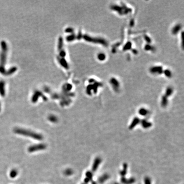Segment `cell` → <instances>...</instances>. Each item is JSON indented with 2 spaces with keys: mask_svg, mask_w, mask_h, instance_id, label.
Listing matches in <instances>:
<instances>
[{
  "mask_svg": "<svg viewBox=\"0 0 184 184\" xmlns=\"http://www.w3.org/2000/svg\"><path fill=\"white\" fill-rule=\"evenodd\" d=\"M14 132L17 134L30 137L37 140L40 141L42 140L43 138V135L41 134L22 128H15L14 130Z\"/></svg>",
  "mask_w": 184,
  "mask_h": 184,
  "instance_id": "cell-1",
  "label": "cell"
},
{
  "mask_svg": "<svg viewBox=\"0 0 184 184\" xmlns=\"http://www.w3.org/2000/svg\"><path fill=\"white\" fill-rule=\"evenodd\" d=\"M1 47L2 52L0 55V72L6 75L7 71H5L4 66L6 63V53L7 52V47L5 41L2 42Z\"/></svg>",
  "mask_w": 184,
  "mask_h": 184,
  "instance_id": "cell-2",
  "label": "cell"
},
{
  "mask_svg": "<svg viewBox=\"0 0 184 184\" xmlns=\"http://www.w3.org/2000/svg\"><path fill=\"white\" fill-rule=\"evenodd\" d=\"M46 147L47 146L46 144H39L30 146V147L28 148V151L30 153H32L39 150H43L46 149Z\"/></svg>",
  "mask_w": 184,
  "mask_h": 184,
  "instance_id": "cell-3",
  "label": "cell"
},
{
  "mask_svg": "<svg viewBox=\"0 0 184 184\" xmlns=\"http://www.w3.org/2000/svg\"><path fill=\"white\" fill-rule=\"evenodd\" d=\"M102 162V159L100 157L96 158L94 161V162L93 163L92 170L93 172H95L97 170L98 168L99 167V165H100L101 163Z\"/></svg>",
  "mask_w": 184,
  "mask_h": 184,
  "instance_id": "cell-4",
  "label": "cell"
},
{
  "mask_svg": "<svg viewBox=\"0 0 184 184\" xmlns=\"http://www.w3.org/2000/svg\"><path fill=\"white\" fill-rule=\"evenodd\" d=\"M111 84L115 91L117 92L119 90V81L115 78H112L111 80Z\"/></svg>",
  "mask_w": 184,
  "mask_h": 184,
  "instance_id": "cell-5",
  "label": "cell"
},
{
  "mask_svg": "<svg viewBox=\"0 0 184 184\" xmlns=\"http://www.w3.org/2000/svg\"><path fill=\"white\" fill-rule=\"evenodd\" d=\"M150 72L153 74H162V67L161 66H153L150 69Z\"/></svg>",
  "mask_w": 184,
  "mask_h": 184,
  "instance_id": "cell-6",
  "label": "cell"
},
{
  "mask_svg": "<svg viewBox=\"0 0 184 184\" xmlns=\"http://www.w3.org/2000/svg\"><path fill=\"white\" fill-rule=\"evenodd\" d=\"M140 123L141 124V126L144 129L150 128L152 125L151 122H150L146 119H142L140 120Z\"/></svg>",
  "mask_w": 184,
  "mask_h": 184,
  "instance_id": "cell-7",
  "label": "cell"
},
{
  "mask_svg": "<svg viewBox=\"0 0 184 184\" xmlns=\"http://www.w3.org/2000/svg\"><path fill=\"white\" fill-rule=\"evenodd\" d=\"M140 119L139 118L136 117L133 119V121L131 122V124L129 126V129L132 130L135 127L137 126L139 123H140Z\"/></svg>",
  "mask_w": 184,
  "mask_h": 184,
  "instance_id": "cell-8",
  "label": "cell"
},
{
  "mask_svg": "<svg viewBox=\"0 0 184 184\" xmlns=\"http://www.w3.org/2000/svg\"><path fill=\"white\" fill-rule=\"evenodd\" d=\"M135 179L134 178L130 179L126 178L124 177H122L121 178V181L123 184H132L135 182Z\"/></svg>",
  "mask_w": 184,
  "mask_h": 184,
  "instance_id": "cell-9",
  "label": "cell"
},
{
  "mask_svg": "<svg viewBox=\"0 0 184 184\" xmlns=\"http://www.w3.org/2000/svg\"><path fill=\"white\" fill-rule=\"evenodd\" d=\"M110 178V176L108 174H104V175L101 176L99 179H98V181L100 184H102L106 181V180Z\"/></svg>",
  "mask_w": 184,
  "mask_h": 184,
  "instance_id": "cell-10",
  "label": "cell"
},
{
  "mask_svg": "<svg viewBox=\"0 0 184 184\" xmlns=\"http://www.w3.org/2000/svg\"><path fill=\"white\" fill-rule=\"evenodd\" d=\"M41 95H42V94L41 93H40V92L38 91L35 92V93H34L32 98V102L33 103H35L38 100V98L40 96H41Z\"/></svg>",
  "mask_w": 184,
  "mask_h": 184,
  "instance_id": "cell-11",
  "label": "cell"
},
{
  "mask_svg": "<svg viewBox=\"0 0 184 184\" xmlns=\"http://www.w3.org/2000/svg\"><path fill=\"white\" fill-rule=\"evenodd\" d=\"M0 94L2 96H4L5 95V83L4 81H0Z\"/></svg>",
  "mask_w": 184,
  "mask_h": 184,
  "instance_id": "cell-12",
  "label": "cell"
},
{
  "mask_svg": "<svg viewBox=\"0 0 184 184\" xmlns=\"http://www.w3.org/2000/svg\"><path fill=\"white\" fill-rule=\"evenodd\" d=\"M138 114L142 116H146L149 114V111L144 108H141L138 111Z\"/></svg>",
  "mask_w": 184,
  "mask_h": 184,
  "instance_id": "cell-13",
  "label": "cell"
},
{
  "mask_svg": "<svg viewBox=\"0 0 184 184\" xmlns=\"http://www.w3.org/2000/svg\"><path fill=\"white\" fill-rule=\"evenodd\" d=\"M123 169L122 171H120L119 174L122 177H124V176L126 175V174H127V167H128L127 164L126 163H124L123 164Z\"/></svg>",
  "mask_w": 184,
  "mask_h": 184,
  "instance_id": "cell-14",
  "label": "cell"
},
{
  "mask_svg": "<svg viewBox=\"0 0 184 184\" xmlns=\"http://www.w3.org/2000/svg\"><path fill=\"white\" fill-rule=\"evenodd\" d=\"M59 61L61 65L65 68V69H68L69 68V66L68 65L66 61L64 58H59Z\"/></svg>",
  "mask_w": 184,
  "mask_h": 184,
  "instance_id": "cell-15",
  "label": "cell"
},
{
  "mask_svg": "<svg viewBox=\"0 0 184 184\" xmlns=\"http://www.w3.org/2000/svg\"><path fill=\"white\" fill-rule=\"evenodd\" d=\"M168 103V98L165 95L163 96L162 98V100H161V105L163 108L166 107Z\"/></svg>",
  "mask_w": 184,
  "mask_h": 184,
  "instance_id": "cell-16",
  "label": "cell"
},
{
  "mask_svg": "<svg viewBox=\"0 0 184 184\" xmlns=\"http://www.w3.org/2000/svg\"><path fill=\"white\" fill-rule=\"evenodd\" d=\"M173 93V89L171 87H168L165 91V95L167 97L171 96Z\"/></svg>",
  "mask_w": 184,
  "mask_h": 184,
  "instance_id": "cell-17",
  "label": "cell"
},
{
  "mask_svg": "<svg viewBox=\"0 0 184 184\" xmlns=\"http://www.w3.org/2000/svg\"><path fill=\"white\" fill-rule=\"evenodd\" d=\"M18 174V171H17L16 170L12 169L10 172L9 176H10L11 178H15L17 176Z\"/></svg>",
  "mask_w": 184,
  "mask_h": 184,
  "instance_id": "cell-18",
  "label": "cell"
},
{
  "mask_svg": "<svg viewBox=\"0 0 184 184\" xmlns=\"http://www.w3.org/2000/svg\"><path fill=\"white\" fill-rule=\"evenodd\" d=\"M48 120L49 121L53 123H56L58 122V119L57 117L54 115H50L48 117Z\"/></svg>",
  "mask_w": 184,
  "mask_h": 184,
  "instance_id": "cell-19",
  "label": "cell"
},
{
  "mask_svg": "<svg viewBox=\"0 0 184 184\" xmlns=\"http://www.w3.org/2000/svg\"><path fill=\"white\" fill-rule=\"evenodd\" d=\"M73 173V171L71 169H67L64 171V174L67 176L72 175Z\"/></svg>",
  "mask_w": 184,
  "mask_h": 184,
  "instance_id": "cell-20",
  "label": "cell"
},
{
  "mask_svg": "<svg viewBox=\"0 0 184 184\" xmlns=\"http://www.w3.org/2000/svg\"><path fill=\"white\" fill-rule=\"evenodd\" d=\"M86 178L88 179H89L91 181L92 180V179H93V173L91 171H87L86 173Z\"/></svg>",
  "mask_w": 184,
  "mask_h": 184,
  "instance_id": "cell-21",
  "label": "cell"
},
{
  "mask_svg": "<svg viewBox=\"0 0 184 184\" xmlns=\"http://www.w3.org/2000/svg\"><path fill=\"white\" fill-rule=\"evenodd\" d=\"M98 59L99 60L103 61L105 59V55L103 53H99L98 55Z\"/></svg>",
  "mask_w": 184,
  "mask_h": 184,
  "instance_id": "cell-22",
  "label": "cell"
},
{
  "mask_svg": "<svg viewBox=\"0 0 184 184\" xmlns=\"http://www.w3.org/2000/svg\"><path fill=\"white\" fill-rule=\"evenodd\" d=\"M59 55L60 56V58H64L66 56V53L64 50H63V49H62L61 50L59 51Z\"/></svg>",
  "mask_w": 184,
  "mask_h": 184,
  "instance_id": "cell-23",
  "label": "cell"
},
{
  "mask_svg": "<svg viewBox=\"0 0 184 184\" xmlns=\"http://www.w3.org/2000/svg\"><path fill=\"white\" fill-rule=\"evenodd\" d=\"M144 184H151V180L149 177H146L144 180Z\"/></svg>",
  "mask_w": 184,
  "mask_h": 184,
  "instance_id": "cell-24",
  "label": "cell"
},
{
  "mask_svg": "<svg viewBox=\"0 0 184 184\" xmlns=\"http://www.w3.org/2000/svg\"><path fill=\"white\" fill-rule=\"evenodd\" d=\"M66 32H67V33H72V32H73V29H72V28H67L66 30Z\"/></svg>",
  "mask_w": 184,
  "mask_h": 184,
  "instance_id": "cell-25",
  "label": "cell"
},
{
  "mask_svg": "<svg viewBox=\"0 0 184 184\" xmlns=\"http://www.w3.org/2000/svg\"><path fill=\"white\" fill-rule=\"evenodd\" d=\"M92 184H97V183L94 181H92Z\"/></svg>",
  "mask_w": 184,
  "mask_h": 184,
  "instance_id": "cell-26",
  "label": "cell"
},
{
  "mask_svg": "<svg viewBox=\"0 0 184 184\" xmlns=\"http://www.w3.org/2000/svg\"><path fill=\"white\" fill-rule=\"evenodd\" d=\"M1 111V105H0V112Z\"/></svg>",
  "mask_w": 184,
  "mask_h": 184,
  "instance_id": "cell-27",
  "label": "cell"
},
{
  "mask_svg": "<svg viewBox=\"0 0 184 184\" xmlns=\"http://www.w3.org/2000/svg\"><path fill=\"white\" fill-rule=\"evenodd\" d=\"M119 184V183H115V184Z\"/></svg>",
  "mask_w": 184,
  "mask_h": 184,
  "instance_id": "cell-28",
  "label": "cell"
},
{
  "mask_svg": "<svg viewBox=\"0 0 184 184\" xmlns=\"http://www.w3.org/2000/svg\"><path fill=\"white\" fill-rule=\"evenodd\" d=\"M82 184H86V183H82Z\"/></svg>",
  "mask_w": 184,
  "mask_h": 184,
  "instance_id": "cell-29",
  "label": "cell"
}]
</instances>
